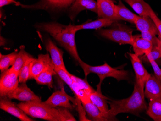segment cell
<instances>
[{
	"mask_svg": "<svg viewBox=\"0 0 161 121\" xmlns=\"http://www.w3.org/2000/svg\"><path fill=\"white\" fill-rule=\"evenodd\" d=\"M34 59L33 57L28 59L23 68L22 69L19 76V81L20 83H26L30 79L31 75V67L32 60Z\"/></svg>",
	"mask_w": 161,
	"mask_h": 121,
	"instance_id": "28",
	"label": "cell"
},
{
	"mask_svg": "<svg viewBox=\"0 0 161 121\" xmlns=\"http://www.w3.org/2000/svg\"><path fill=\"white\" fill-rule=\"evenodd\" d=\"M141 17H150L153 10L151 6L144 0H124Z\"/></svg>",
	"mask_w": 161,
	"mask_h": 121,
	"instance_id": "22",
	"label": "cell"
},
{
	"mask_svg": "<svg viewBox=\"0 0 161 121\" xmlns=\"http://www.w3.org/2000/svg\"><path fill=\"white\" fill-rule=\"evenodd\" d=\"M151 65L154 70L155 75L161 82V69L159 67L155 60H152L150 62Z\"/></svg>",
	"mask_w": 161,
	"mask_h": 121,
	"instance_id": "33",
	"label": "cell"
},
{
	"mask_svg": "<svg viewBox=\"0 0 161 121\" xmlns=\"http://www.w3.org/2000/svg\"><path fill=\"white\" fill-rule=\"evenodd\" d=\"M114 4L112 0H104L97 2V15L99 19H108L114 22L119 21L115 14Z\"/></svg>",
	"mask_w": 161,
	"mask_h": 121,
	"instance_id": "15",
	"label": "cell"
},
{
	"mask_svg": "<svg viewBox=\"0 0 161 121\" xmlns=\"http://www.w3.org/2000/svg\"><path fill=\"white\" fill-rule=\"evenodd\" d=\"M78 63L80 67L83 69L86 77L91 73L96 74L98 76L100 81L99 84L97 85V91L99 93H101L100 90L101 83L105 78L113 77L116 79L118 82L121 80H128L129 78V75L127 71L113 68L106 63L102 65L97 66L89 65L82 61L81 59L79 61Z\"/></svg>",
	"mask_w": 161,
	"mask_h": 121,
	"instance_id": "4",
	"label": "cell"
},
{
	"mask_svg": "<svg viewBox=\"0 0 161 121\" xmlns=\"http://www.w3.org/2000/svg\"><path fill=\"white\" fill-rule=\"evenodd\" d=\"M141 35L143 38L150 41L153 44V47H158L159 40L155 34L150 32H142Z\"/></svg>",
	"mask_w": 161,
	"mask_h": 121,
	"instance_id": "31",
	"label": "cell"
},
{
	"mask_svg": "<svg viewBox=\"0 0 161 121\" xmlns=\"http://www.w3.org/2000/svg\"><path fill=\"white\" fill-rule=\"evenodd\" d=\"M6 97L11 99H17L22 102L41 101V98L28 87L26 83H21L20 85Z\"/></svg>",
	"mask_w": 161,
	"mask_h": 121,
	"instance_id": "10",
	"label": "cell"
},
{
	"mask_svg": "<svg viewBox=\"0 0 161 121\" xmlns=\"http://www.w3.org/2000/svg\"><path fill=\"white\" fill-rule=\"evenodd\" d=\"M18 54L17 52H14L8 55L0 54V70L1 73L8 69L10 66L14 64Z\"/></svg>",
	"mask_w": 161,
	"mask_h": 121,
	"instance_id": "27",
	"label": "cell"
},
{
	"mask_svg": "<svg viewBox=\"0 0 161 121\" xmlns=\"http://www.w3.org/2000/svg\"><path fill=\"white\" fill-rule=\"evenodd\" d=\"M97 2H100V1H104V0H97Z\"/></svg>",
	"mask_w": 161,
	"mask_h": 121,
	"instance_id": "36",
	"label": "cell"
},
{
	"mask_svg": "<svg viewBox=\"0 0 161 121\" xmlns=\"http://www.w3.org/2000/svg\"><path fill=\"white\" fill-rule=\"evenodd\" d=\"M134 24L136 29L141 32H150L155 35H158V30L153 21L149 16L141 17L137 16Z\"/></svg>",
	"mask_w": 161,
	"mask_h": 121,
	"instance_id": "17",
	"label": "cell"
},
{
	"mask_svg": "<svg viewBox=\"0 0 161 121\" xmlns=\"http://www.w3.org/2000/svg\"><path fill=\"white\" fill-rule=\"evenodd\" d=\"M144 87L136 79L133 92L129 97L109 102L111 108L108 113V121H114L115 116L121 113H129L138 115L147 110Z\"/></svg>",
	"mask_w": 161,
	"mask_h": 121,
	"instance_id": "1",
	"label": "cell"
},
{
	"mask_svg": "<svg viewBox=\"0 0 161 121\" xmlns=\"http://www.w3.org/2000/svg\"><path fill=\"white\" fill-rule=\"evenodd\" d=\"M150 17L152 19L153 22L155 23L156 25V28L158 30V32L159 35L161 36V20L158 18V17L156 16L155 13L153 10L151 11V14H150Z\"/></svg>",
	"mask_w": 161,
	"mask_h": 121,
	"instance_id": "32",
	"label": "cell"
},
{
	"mask_svg": "<svg viewBox=\"0 0 161 121\" xmlns=\"http://www.w3.org/2000/svg\"><path fill=\"white\" fill-rule=\"evenodd\" d=\"M146 113L154 121H161V99H150Z\"/></svg>",
	"mask_w": 161,
	"mask_h": 121,
	"instance_id": "26",
	"label": "cell"
},
{
	"mask_svg": "<svg viewBox=\"0 0 161 121\" xmlns=\"http://www.w3.org/2000/svg\"><path fill=\"white\" fill-rule=\"evenodd\" d=\"M161 58V51L158 47H153L152 51L148 55L142 58V60L150 62L152 60H156Z\"/></svg>",
	"mask_w": 161,
	"mask_h": 121,
	"instance_id": "30",
	"label": "cell"
},
{
	"mask_svg": "<svg viewBox=\"0 0 161 121\" xmlns=\"http://www.w3.org/2000/svg\"><path fill=\"white\" fill-rule=\"evenodd\" d=\"M81 103L85 111L87 114L89 121H108L103 114L101 113L96 106L91 102L90 98L85 99L82 101Z\"/></svg>",
	"mask_w": 161,
	"mask_h": 121,
	"instance_id": "18",
	"label": "cell"
},
{
	"mask_svg": "<svg viewBox=\"0 0 161 121\" xmlns=\"http://www.w3.org/2000/svg\"><path fill=\"white\" fill-rule=\"evenodd\" d=\"M133 47L135 54L136 56L147 55L152 51L153 44L150 41L143 38L141 35H136L133 36Z\"/></svg>",
	"mask_w": 161,
	"mask_h": 121,
	"instance_id": "19",
	"label": "cell"
},
{
	"mask_svg": "<svg viewBox=\"0 0 161 121\" xmlns=\"http://www.w3.org/2000/svg\"><path fill=\"white\" fill-rule=\"evenodd\" d=\"M158 38H159V44H158V48L160 50V51H161V36L159 34H158Z\"/></svg>",
	"mask_w": 161,
	"mask_h": 121,
	"instance_id": "35",
	"label": "cell"
},
{
	"mask_svg": "<svg viewBox=\"0 0 161 121\" xmlns=\"http://www.w3.org/2000/svg\"><path fill=\"white\" fill-rule=\"evenodd\" d=\"M0 109L21 121H34L32 118L29 117L27 114L19 107L18 105L13 102L11 99L7 97H1Z\"/></svg>",
	"mask_w": 161,
	"mask_h": 121,
	"instance_id": "9",
	"label": "cell"
},
{
	"mask_svg": "<svg viewBox=\"0 0 161 121\" xmlns=\"http://www.w3.org/2000/svg\"><path fill=\"white\" fill-rule=\"evenodd\" d=\"M70 102L75 103L76 101L75 98L68 95L65 92L64 88L62 87L61 90H58L54 92L52 95L49 97L45 103L53 107H63L69 110L74 109V105H72Z\"/></svg>",
	"mask_w": 161,
	"mask_h": 121,
	"instance_id": "8",
	"label": "cell"
},
{
	"mask_svg": "<svg viewBox=\"0 0 161 121\" xmlns=\"http://www.w3.org/2000/svg\"><path fill=\"white\" fill-rule=\"evenodd\" d=\"M56 74H57L55 70V66H53L43 70L34 79L39 85H45L49 88H52L53 76Z\"/></svg>",
	"mask_w": 161,
	"mask_h": 121,
	"instance_id": "24",
	"label": "cell"
},
{
	"mask_svg": "<svg viewBox=\"0 0 161 121\" xmlns=\"http://www.w3.org/2000/svg\"><path fill=\"white\" fill-rule=\"evenodd\" d=\"M55 70L56 74L59 76V77L70 87L71 90L72 89L73 81L70 76V74L67 70L62 69L60 68L55 67Z\"/></svg>",
	"mask_w": 161,
	"mask_h": 121,
	"instance_id": "29",
	"label": "cell"
},
{
	"mask_svg": "<svg viewBox=\"0 0 161 121\" xmlns=\"http://www.w3.org/2000/svg\"><path fill=\"white\" fill-rule=\"evenodd\" d=\"M114 23L113 21L108 19H100L90 22L84 23L79 25H73L74 30L77 32L81 30L99 29L103 27H108Z\"/></svg>",
	"mask_w": 161,
	"mask_h": 121,
	"instance_id": "20",
	"label": "cell"
},
{
	"mask_svg": "<svg viewBox=\"0 0 161 121\" xmlns=\"http://www.w3.org/2000/svg\"><path fill=\"white\" fill-rule=\"evenodd\" d=\"M145 96L149 99H161V82L155 75L150 74L145 84Z\"/></svg>",
	"mask_w": 161,
	"mask_h": 121,
	"instance_id": "13",
	"label": "cell"
},
{
	"mask_svg": "<svg viewBox=\"0 0 161 121\" xmlns=\"http://www.w3.org/2000/svg\"><path fill=\"white\" fill-rule=\"evenodd\" d=\"M28 116L49 121H76L69 109L53 107L45 102H22L18 104Z\"/></svg>",
	"mask_w": 161,
	"mask_h": 121,
	"instance_id": "2",
	"label": "cell"
},
{
	"mask_svg": "<svg viewBox=\"0 0 161 121\" xmlns=\"http://www.w3.org/2000/svg\"><path fill=\"white\" fill-rule=\"evenodd\" d=\"M75 1V0H40L35 4L31 5L21 4L20 6L23 8L57 11L69 8Z\"/></svg>",
	"mask_w": 161,
	"mask_h": 121,
	"instance_id": "6",
	"label": "cell"
},
{
	"mask_svg": "<svg viewBox=\"0 0 161 121\" xmlns=\"http://www.w3.org/2000/svg\"><path fill=\"white\" fill-rule=\"evenodd\" d=\"M46 50L49 53L53 64L56 67L67 70L63 59V51L56 46L51 39H47L45 41Z\"/></svg>",
	"mask_w": 161,
	"mask_h": 121,
	"instance_id": "14",
	"label": "cell"
},
{
	"mask_svg": "<svg viewBox=\"0 0 161 121\" xmlns=\"http://www.w3.org/2000/svg\"><path fill=\"white\" fill-rule=\"evenodd\" d=\"M90 101L95 105L96 106L101 113L103 114L106 118L108 120V113L109 109H108L106 99L107 97L104 96L101 93L96 91L89 95Z\"/></svg>",
	"mask_w": 161,
	"mask_h": 121,
	"instance_id": "21",
	"label": "cell"
},
{
	"mask_svg": "<svg viewBox=\"0 0 161 121\" xmlns=\"http://www.w3.org/2000/svg\"><path fill=\"white\" fill-rule=\"evenodd\" d=\"M128 54L130 56V60L135 72L136 76V79L144 86L146 82L147 81L150 74L148 73L143 65L142 62L139 58L138 56H136L135 53H129Z\"/></svg>",
	"mask_w": 161,
	"mask_h": 121,
	"instance_id": "16",
	"label": "cell"
},
{
	"mask_svg": "<svg viewBox=\"0 0 161 121\" xmlns=\"http://www.w3.org/2000/svg\"><path fill=\"white\" fill-rule=\"evenodd\" d=\"M31 57L32 56L30 54H28L25 51L24 46H21L20 48L19 51L18 52L16 60L11 69L14 72H16L19 75V74L22 69L23 68L28 59L31 58Z\"/></svg>",
	"mask_w": 161,
	"mask_h": 121,
	"instance_id": "25",
	"label": "cell"
},
{
	"mask_svg": "<svg viewBox=\"0 0 161 121\" xmlns=\"http://www.w3.org/2000/svg\"><path fill=\"white\" fill-rule=\"evenodd\" d=\"M53 66L54 65L48 53L40 54L38 58H34L31 62L30 79H35L43 70Z\"/></svg>",
	"mask_w": 161,
	"mask_h": 121,
	"instance_id": "12",
	"label": "cell"
},
{
	"mask_svg": "<svg viewBox=\"0 0 161 121\" xmlns=\"http://www.w3.org/2000/svg\"><path fill=\"white\" fill-rule=\"evenodd\" d=\"M86 10L97 14V2L95 0H75L69 8V18L71 20H74L80 12Z\"/></svg>",
	"mask_w": 161,
	"mask_h": 121,
	"instance_id": "11",
	"label": "cell"
},
{
	"mask_svg": "<svg viewBox=\"0 0 161 121\" xmlns=\"http://www.w3.org/2000/svg\"><path fill=\"white\" fill-rule=\"evenodd\" d=\"M15 4V5H20L21 3L19 2L16 1L15 0H0V7L2 8L5 5H9L10 4Z\"/></svg>",
	"mask_w": 161,
	"mask_h": 121,
	"instance_id": "34",
	"label": "cell"
},
{
	"mask_svg": "<svg viewBox=\"0 0 161 121\" xmlns=\"http://www.w3.org/2000/svg\"><path fill=\"white\" fill-rule=\"evenodd\" d=\"M37 28L49 34L76 61L78 62L80 60L75 39L77 31L74 30L73 25H65L55 22H46L39 23Z\"/></svg>",
	"mask_w": 161,
	"mask_h": 121,
	"instance_id": "3",
	"label": "cell"
},
{
	"mask_svg": "<svg viewBox=\"0 0 161 121\" xmlns=\"http://www.w3.org/2000/svg\"><path fill=\"white\" fill-rule=\"evenodd\" d=\"M115 10L116 15L119 21H126L134 24L135 21L138 16L127 9L120 0L118 4L115 5Z\"/></svg>",
	"mask_w": 161,
	"mask_h": 121,
	"instance_id": "23",
	"label": "cell"
},
{
	"mask_svg": "<svg viewBox=\"0 0 161 121\" xmlns=\"http://www.w3.org/2000/svg\"><path fill=\"white\" fill-rule=\"evenodd\" d=\"M19 75L10 68L2 73L0 78V96L6 97L19 86Z\"/></svg>",
	"mask_w": 161,
	"mask_h": 121,
	"instance_id": "7",
	"label": "cell"
},
{
	"mask_svg": "<svg viewBox=\"0 0 161 121\" xmlns=\"http://www.w3.org/2000/svg\"><path fill=\"white\" fill-rule=\"evenodd\" d=\"M132 33L133 30L131 28L118 24L111 29L99 30V34L101 36L107 39L120 45L128 44L132 46L134 41Z\"/></svg>",
	"mask_w": 161,
	"mask_h": 121,
	"instance_id": "5",
	"label": "cell"
}]
</instances>
